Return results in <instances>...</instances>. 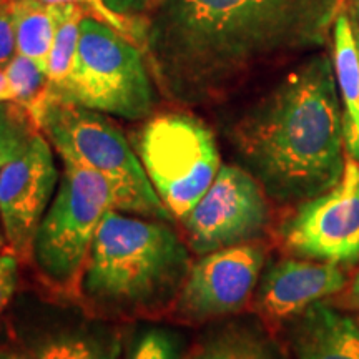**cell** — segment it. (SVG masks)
Returning <instances> with one entry per match:
<instances>
[{
  "mask_svg": "<svg viewBox=\"0 0 359 359\" xmlns=\"http://www.w3.org/2000/svg\"><path fill=\"white\" fill-rule=\"evenodd\" d=\"M343 0H161L145 35L160 87L200 102L251 67L321 45Z\"/></svg>",
  "mask_w": 359,
  "mask_h": 359,
  "instance_id": "6da1fadb",
  "label": "cell"
},
{
  "mask_svg": "<svg viewBox=\"0 0 359 359\" xmlns=\"http://www.w3.org/2000/svg\"><path fill=\"white\" fill-rule=\"evenodd\" d=\"M336 85L331 58L316 55L236 123L238 151L275 198L309 200L343 177L346 138Z\"/></svg>",
  "mask_w": 359,
  "mask_h": 359,
  "instance_id": "7a4b0ae2",
  "label": "cell"
},
{
  "mask_svg": "<svg viewBox=\"0 0 359 359\" xmlns=\"http://www.w3.org/2000/svg\"><path fill=\"white\" fill-rule=\"evenodd\" d=\"M191 266L188 246L167 222L111 208L93 240L80 302L98 318L168 316Z\"/></svg>",
  "mask_w": 359,
  "mask_h": 359,
  "instance_id": "3957f363",
  "label": "cell"
},
{
  "mask_svg": "<svg viewBox=\"0 0 359 359\" xmlns=\"http://www.w3.org/2000/svg\"><path fill=\"white\" fill-rule=\"evenodd\" d=\"M30 115L64 161L92 170L109 182L115 210L173 222L140 158L102 111L52 98L47 90Z\"/></svg>",
  "mask_w": 359,
  "mask_h": 359,
  "instance_id": "277c9868",
  "label": "cell"
},
{
  "mask_svg": "<svg viewBox=\"0 0 359 359\" xmlns=\"http://www.w3.org/2000/svg\"><path fill=\"white\" fill-rule=\"evenodd\" d=\"M111 208L114 195L105 178L64 161V177L35 233L30 258L48 293L80 302L93 240Z\"/></svg>",
  "mask_w": 359,
  "mask_h": 359,
  "instance_id": "5b68a950",
  "label": "cell"
},
{
  "mask_svg": "<svg viewBox=\"0 0 359 359\" xmlns=\"http://www.w3.org/2000/svg\"><path fill=\"white\" fill-rule=\"evenodd\" d=\"M48 95L87 109L140 120L154 109V87L142 53L110 25L83 17L69 77Z\"/></svg>",
  "mask_w": 359,
  "mask_h": 359,
  "instance_id": "8992f818",
  "label": "cell"
},
{
  "mask_svg": "<svg viewBox=\"0 0 359 359\" xmlns=\"http://www.w3.org/2000/svg\"><path fill=\"white\" fill-rule=\"evenodd\" d=\"M138 155L161 203L180 222L203 198L222 168L212 132L185 114L151 118L142 130Z\"/></svg>",
  "mask_w": 359,
  "mask_h": 359,
  "instance_id": "52a82bcc",
  "label": "cell"
},
{
  "mask_svg": "<svg viewBox=\"0 0 359 359\" xmlns=\"http://www.w3.org/2000/svg\"><path fill=\"white\" fill-rule=\"evenodd\" d=\"M269 222L262 185L240 167H222L212 187L182 219L190 250L198 257L250 243Z\"/></svg>",
  "mask_w": 359,
  "mask_h": 359,
  "instance_id": "ba28073f",
  "label": "cell"
},
{
  "mask_svg": "<svg viewBox=\"0 0 359 359\" xmlns=\"http://www.w3.org/2000/svg\"><path fill=\"white\" fill-rule=\"evenodd\" d=\"M283 245L298 257L334 264L359 262V160H346L339 182L296 210Z\"/></svg>",
  "mask_w": 359,
  "mask_h": 359,
  "instance_id": "9c48e42d",
  "label": "cell"
},
{
  "mask_svg": "<svg viewBox=\"0 0 359 359\" xmlns=\"http://www.w3.org/2000/svg\"><path fill=\"white\" fill-rule=\"evenodd\" d=\"M263 263L264 250L251 243L203 255L193 263L170 314L183 323H203L240 311L257 288Z\"/></svg>",
  "mask_w": 359,
  "mask_h": 359,
  "instance_id": "30bf717a",
  "label": "cell"
},
{
  "mask_svg": "<svg viewBox=\"0 0 359 359\" xmlns=\"http://www.w3.org/2000/svg\"><path fill=\"white\" fill-rule=\"evenodd\" d=\"M58 172L50 143L39 132L19 156L0 168V219L8 248L27 263L48 210Z\"/></svg>",
  "mask_w": 359,
  "mask_h": 359,
  "instance_id": "8fae6325",
  "label": "cell"
},
{
  "mask_svg": "<svg viewBox=\"0 0 359 359\" xmlns=\"http://www.w3.org/2000/svg\"><path fill=\"white\" fill-rule=\"evenodd\" d=\"M344 286L346 276L339 264L285 259L264 276L257 306L268 321H290L311 304L339 293Z\"/></svg>",
  "mask_w": 359,
  "mask_h": 359,
  "instance_id": "7c38bea8",
  "label": "cell"
},
{
  "mask_svg": "<svg viewBox=\"0 0 359 359\" xmlns=\"http://www.w3.org/2000/svg\"><path fill=\"white\" fill-rule=\"evenodd\" d=\"M291 343L298 359H359V325L318 302L294 318Z\"/></svg>",
  "mask_w": 359,
  "mask_h": 359,
  "instance_id": "4fadbf2b",
  "label": "cell"
},
{
  "mask_svg": "<svg viewBox=\"0 0 359 359\" xmlns=\"http://www.w3.org/2000/svg\"><path fill=\"white\" fill-rule=\"evenodd\" d=\"M334 74L344 102V138L346 150L354 160L359 156V53L354 40L353 22L344 11L333 27Z\"/></svg>",
  "mask_w": 359,
  "mask_h": 359,
  "instance_id": "5bb4252c",
  "label": "cell"
},
{
  "mask_svg": "<svg viewBox=\"0 0 359 359\" xmlns=\"http://www.w3.org/2000/svg\"><path fill=\"white\" fill-rule=\"evenodd\" d=\"M122 336L114 327H75L42 336L30 353L37 359H118Z\"/></svg>",
  "mask_w": 359,
  "mask_h": 359,
  "instance_id": "9a60e30c",
  "label": "cell"
},
{
  "mask_svg": "<svg viewBox=\"0 0 359 359\" xmlns=\"http://www.w3.org/2000/svg\"><path fill=\"white\" fill-rule=\"evenodd\" d=\"M15 24L17 53L32 58L47 72L53 37H55V12L50 4L42 0H12Z\"/></svg>",
  "mask_w": 359,
  "mask_h": 359,
  "instance_id": "2e32d148",
  "label": "cell"
},
{
  "mask_svg": "<svg viewBox=\"0 0 359 359\" xmlns=\"http://www.w3.org/2000/svg\"><path fill=\"white\" fill-rule=\"evenodd\" d=\"M191 359H281L275 344L250 325H228L196 348Z\"/></svg>",
  "mask_w": 359,
  "mask_h": 359,
  "instance_id": "e0dca14e",
  "label": "cell"
},
{
  "mask_svg": "<svg viewBox=\"0 0 359 359\" xmlns=\"http://www.w3.org/2000/svg\"><path fill=\"white\" fill-rule=\"evenodd\" d=\"M55 12V37L47 64V77L50 88H58L69 77L77 55L80 25L85 15L77 4H52Z\"/></svg>",
  "mask_w": 359,
  "mask_h": 359,
  "instance_id": "ac0fdd59",
  "label": "cell"
},
{
  "mask_svg": "<svg viewBox=\"0 0 359 359\" xmlns=\"http://www.w3.org/2000/svg\"><path fill=\"white\" fill-rule=\"evenodd\" d=\"M39 132L25 107L15 102L0 103V168L19 156Z\"/></svg>",
  "mask_w": 359,
  "mask_h": 359,
  "instance_id": "d6986e66",
  "label": "cell"
},
{
  "mask_svg": "<svg viewBox=\"0 0 359 359\" xmlns=\"http://www.w3.org/2000/svg\"><path fill=\"white\" fill-rule=\"evenodd\" d=\"M4 72L12 88V102L25 107L32 114L50 87L47 72L32 58L20 53L8 62Z\"/></svg>",
  "mask_w": 359,
  "mask_h": 359,
  "instance_id": "ffe728a7",
  "label": "cell"
},
{
  "mask_svg": "<svg viewBox=\"0 0 359 359\" xmlns=\"http://www.w3.org/2000/svg\"><path fill=\"white\" fill-rule=\"evenodd\" d=\"M177 334L163 327H150L135 339L128 359H178Z\"/></svg>",
  "mask_w": 359,
  "mask_h": 359,
  "instance_id": "44dd1931",
  "label": "cell"
},
{
  "mask_svg": "<svg viewBox=\"0 0 359 359\" xmlns=\"http://www.w3.org/2000/svg\"><path fill=\"white\" fill-rule=\"evenodd\" d=\"M43 4H77L83 8L85 15L93 17V19L103 22V24L110 25L111 29H115L116 32L125 35L128 40H132L133 43L138 42L137 30H135L133 22H130L127 17L120 15V13L111 12L109 7L105 6L103 0H42Z\"/></svg>",
  "mask_w": 359,
  "mask_h": 359,
  "instance_id": "7402d4cb",
  "label": "cell"
},
{
  "mask_svg": "<svg viewBox=\"0 0 359 359\" xmlns=\"http://www.w3.org/2000/svg\"><path fill=\"white\" fill-rule=\"evenodd\" d=\"M15 55L17 40L12 0H0V67H6Z\"/></svg>",
  "mask_w": 359,
  "mask_h": 359,
  "instance_id": "603a6c76",
  "label": "cell"
},
{
  "mask_svg": "<svg viewBox=\"0 0 359 359\" xmlns=\"http://www.w3.org/2000/svg\"><path fill=\"white\" fill-rule=\"evenodd\" d=\"M19 262L12 250L0 253V314L11 303L19 280Z\"/></svg>",
  "mask_w": 359,
  "mask_h": 359,
  "instance_id": "cb8c5ba5",
  "label": "cell"
},
{
  "mask_svg": "<svg viewBox=\"0 0 359 359\" xmlns=\"http://www.w3.org/2000/svg\"><path fill=\"white\" fill-rule=\"evenodd\" d=\"M111 12L123 17H133L142 13L150 4V0H103Z\"/></svg>",
  "mask_w": 359,
  "mask_h": 359,
  "instance_id": "d4e9b609",
  "label": "cell"
},
{
  "mask_svg": "<svg viewBox=\"0 0 359 359\" xmlns=\"http://www.w3.org/2000/svg\"><path fill=\"white\" fill-rule=\"evenodd\" d=\"M12 88L8 83L6 72L0 70V103L4 102H12Z\"/></svg>",
  "mask_w": 359,
  "mask_h": 359,
  "instance_id": "484cf974",
  "label": "cell"
},
{
  "mask_svg": "<svg viewBox=\"0 0 359 359\" xmlns=\"http://www.w3.org/2000/svg\"><path fill=\"white\" fill-rule=\"evenodd\" d=\"M348 302L353 304V306L359 308V275L354 278L351 286H349L348 291Z\"/></svg>",
  "mask_w": 359,
  "mask_h": 359,
  "instance_id": "4316f807",
  "label": "cell"
},
{
  "mask_svg": "<svg viewBox=\"0 0 359 359\" xmlns=\"http://www.w3.org/2000/svg\"><path fill=\"white\" fill-rule=\"evenodd\" d=\"M0 359H37L32 353L20 351H0Z\"/></svg>",
  "mask_w": 359,
  "mask_h": 359,
  "instance_id": "83f0119b",
  "label": "cell"
},
{
  "mask_svg": "<svg viewBox=\"0 0 359 359\" xmlns=\"http://www.w3.org/2000/svg\"><path fill=\"white\" fill-rule=\"evenodd\" d=\"M353 32H354V40H356V47H358V53H359V24H358V20L354 19L353 17ZM358 160H359V156H358Z\"/></svg>",
  "mask_w": 359,
  "mask_h": 359,
  "instance_id": "f1b7e54d",
  "label": "cell"
},
{
  "mask_svg": "<svg viewBox=\"0 0 359 359\" xmlns=\"http://www.w3.org/2000/svg\"><path fill=\"white\" fill-rule=\"evenodd\" d=\"M353 17L358 20V24H359V0H354V4H353Z\"/></svg>",
  "mask_w": 359,
  "mask_h": 359,
  "instance_id": "f546056e",
  "label": "cell"
}]
</instances>
